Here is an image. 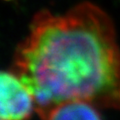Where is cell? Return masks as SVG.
<instances>
[{"label":"cell","mask_w":120,"mask_h":120,"mask_svg":"<svg viewBox=\"0 0 120 120\" xmlns=\"http://www.w3.org/2000/svg\"><path fill=\"white\" fill-rule=\"evenodd\" d=\"M13 72L41 118L65 101L120 110V49L110 17L83 2L64 14L43 10L19 44Z\"/></svg>","instance_id":"6da1fadb"},{"label":"cell","mask_w":120,"mask_h":120,"mask_svg":"<svg viewBox=\"0 0 120 120\" xmlns=\"http://www.w3.org/2000/svg\"><path fill=\"white\" fill-rule=\"evenodd\" d=\"M34 110L33 97L20 78L0 71V120H28Z\"/></svg>","instance_id":"7a4b0ae2"},{"label":"cell","mask_w":120,"mask_h":120,"mask_svg":"<svg viewBox=\"0 0 120 120\" xmlns=\"http://www.w3.org/2000/svg\"><path fill=\"white\" fill-rule=\"evenodd\" d=\"M42 120H102L94 104L82 100L65 101L47 112Z\"/></svg>","instance_id":"3957f363"}]
</instances>
